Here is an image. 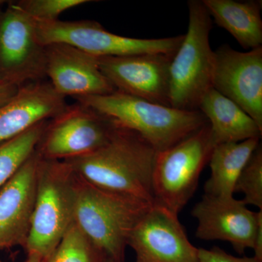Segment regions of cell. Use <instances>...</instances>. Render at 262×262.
I'll return each instance as SVG.
<instances>
[{
	"label": "cell",
	"instance_id": "obj_11",
	"mask_svg": "<svg viewBox=\"0 0 262 262\" xmlns=\"http://www.w3.org/2000/svg\"><path fill=\"white\" fill-rule=\"evenodd\" d=\"M135 262H200L199 248L187 238L178 215L154 204L136 225L128 239Z\"/></svg>",
	"mask_w": 262,
	"mask_h": 262
},
{
	"label": "cell",
	"instance_id": "obj_14",
	"mask_svg": "<svg viewBox=\"0 0 262 262\" xmlns=\"http://www.w3.org/2000/svg\"><path fill=\"white\" fill-rule=\"evenodd\" d=\"M46 77L63 97L104 96L116 89L103 75L98 57L66 44L46 46Z\"/></svg>",
	"mask_w": 262,
	"mask_h": 262
},
{
	"label": "cell",
	"instance_id": "obj_3",
	"mask_svg": "<svg viewBox=\"0 0 262 262\" xmlns=\"http://www.w3.org/2000/svg\"><path fill=\"white\" fill-rule=\"evenodd\" d=\"M75 99L118 126L139 134L157 152L175 145L208 122L200 110H178L117 91Z\"/></svg>",
	"mask_w": 262,
	"mask_h": 262
},
{
	"label": "cell",
	"instance_id": "obj_24",
	"mask_svg": "<svg viewBox=\"0 0 262 262\" xmlns=\"http://www.w3.org/2000/svg\"><path fill=\"white\" fill-rule=\"evenodd\" d=\"M198 255L200 262H262L254 256L236 257L219 247H213L209 250L199 248Z\"/></svg>",
	"mask_w": 262,
	"mask_h": 262
},
{
	"label": "cell",
	"instance_id": "obj_2",
	"mask_svg": "<svg viewBox=\"0 0 262 262\" xmlns=\"http://www.w3.org/2000/svg\"><path fill=\"white\" fill-rule=\"evenodd\" d=\"M152 206L101 189L77 176L74 222L105 259L125 262L131 232Z\"/></svg>",
	"mask_w": 262,
	"mask_h": 262
},
{
	"label": "cell",
	"instance_id": "obj_10",
	"mask_svg": "<svg viewBox=\"0 0 262 262\" xmlns=\"http://www.w3.org/2000/svg\"><path fill=\"white\" fill-rule=\"evenodd\" d=\"M212 87L238 105L262 130V46L241 52L222 45L215 50Z\"/></svg>",
	"mask_w": 262,
	"mask_h": 262
},
{
	"label": "cell",
	"instance_id": "obj_16",
	"mask_svg": "<svg viewBox=\"0 0 262 262\" xmlns=\"http://www.w3.org/2000/svg\"><path fill=\"white\" fill-rule=\"evenodd\" d=\"M68 106L49 81L22 86L0 107V143L20 135L39 122L49 120Z\"/></svg>",
	"mask_w": 262,
	"mask_h": 262
},
{
	"label": "cell",
	"instance_id": "obj_17",
	"mask_svg": "<svg viewBox=\"0 0 262 262\" xmlns=\"http://www.w3.org/2000/svg\"><path fill=\"white\" fill-rule=\"evenodd\" d=\"M198 110L209 123L215 145L261 137L262 130L256 122L213 88L202 98Z\"/></svg>",
	"mask_w": 262,
	"mask_h": 262
},
{
	"label": "cell",
	"instance_id": "obj_6",
	"mask_svg": "<svg viewBox=\"0 0 262 262\" xmlns=\"http://www.w3.org/2000/svg\"><path fill=\"white\" fill-rule=\"evenodd\" d=\"M215 146L208 122L175 145L157 152L152 175L155 204L179 215L195 192Z\"/></svg>",
	"mask_w": 262,
	"mask_h": 262
},
{
	"label": "cell",
	"instance_id": "obj_8",
	"mask_svg": "<svg viewBox=\"0 0 262 262\" xmlns=\"http://www.w3.org/2000/svg\"><path fill=\"white\" fill-rule=\"evenodd\" d=\"M117 125L77 102L48 120L37 147L45 159L66 160L94 152L107 144Z\"/></svg>",
	"mask_w": 262,
	"mask_h": 262
},
{
	"label": "cell",
	"instance_id": "obj_21",
	"mask_svg": "<svg viewBox=\"0 0 262 262\" xmlns=\"http://www.w3.org/2000/svg\"><path fill=\"white\" fill-rule=\"evenodd\" d=\"M104 259L73 222L58 246L39 262H102Z\"/></svg>",
	"mask_w": 262,
	"mask_h": 262
},
{
	"label": "cell",
	"instance_id": "obj_1",
	"mask_svg": "<svg viewBox=\"0 0 262 262\" xmlns=\"http://www.w3.org/2000/svg\"><path fill=\"white\" fill-rule=\"evenodd\" d=\"M156 156L154 148L140 135L117 125L102 147L63 161L77 177L93 185L154 205L152 175Z\"/></svg>",
	"mask_w": 262,
	"mask_h": 262
},
{
	"label": "cell",
	"instance_id": "obj_7",
	"mask_svg": "<svg viewBox=\"0 0 262 262\" xmlns=\"http://www.w3.org/2000/svg\"><path fill=\"white\" fill-rule=\"evenodd\" d=\"M36 34L42 46L66 43L96 57H120L146 53L174 56L184 35L160 39L122 37L91 20L41 21L35 20Z\"/></svg>",
	"mask_w": 262,
	"mask_h": 262
},
{
	"label": "cell",
	"instance_id": "obj_15",
	"mask_svg": "<svg viewBox=\"0 0 262 262\" xmlns=\"http://www.w3.org/2000/svg\"><path fill=\"white\" fill-rule=\"evenodd\" d=\"M39 155L37 150L0 187V251L20 246L28 238Z\"/></svg>",
	"mask_w": 262,
	"mask_h": 262
},
{
	"label": "cell",
	"instance_id": "obj_19",
	"mask_svg": "<svg viewBox=\"0 0 262 262\" xmlns=\"http://www.w3.org/2000/svg\"><path fill=\"white\" fill-rule=\"evenodd\" d=\"M260 139L223 143L215 146L208 163L211 177L205 184L206 194L220 198L233 196L237 179L259 145Z\"/></svg>",
	"mask_w": 262,
	"mask_h": 262
},
{
	"label": "cell",
	"instance_id": "obj_12",
	"mask_svg": "<svg viewBox=\"0 0 262 262\" xmlns=\"http://www.w3.org/2000/svg\"><path fill=\"white\" fill-rule=\"evenodd\" d=\"M173 56L146 53L98 57L103 75L116 91L170 106V66Z\"/></svg>",
	"mask_w": 262,
	"mask_h": 262
},
{
	"label": "cell",
	"instance_id": "obj_13",
	"mask_svg": "<svg viewBox=\"0 0 262 262\" xmlns=\"http://www.w3.org/2000/svg\"><path fill=\"white\" fill-rule=\"evenodd\" d=\"M198 220L196 237L205 241H227L234 251L253 249L262 210L253 212L233 196L220 198L205 194L192 211Z\"/></svg>",
	"mask_w": 262,
	"mask_h": 262
},
{
	"label": "cell",
	"instance_id": "obj_27",
	"mask_svg": "<svg viewBox=\"0 0 262 262\" xmlns=\"http://www.w3.org/2000/svg\"><path fill=\"white\" fill-rule=\"evenodd\" d=\"M102 262H113V261H110V260L104 259V260H103V261Z\"/></svg>",
	"mask_w": 262,
	"mask_h": 262
},
{
	"label": "cell",
	"instance_id": "obj_20",
	"mask_svg": "<svg viewBox=\"0 0 262 262\" xmlns=\"http://www.w3.org/2000/svg\"><path fill=\"white\" fill-rule=\"evenodd\" d=\"M48 120L36 124L20 135L0 143V187L37 150Z\"/></svg>",
	"mask_w": 262,
	"mask_h": 262
},
{
	"label": "cell",
	"instance_id": "obj_25",
	"mask_svg": "<svg viewBox=\"0 0 262 262\" xmlns=\"http://www.w3.org/2000/svg\"><path fill=\"white\" fill-rule=\"evenodd\" d=\"M18 88L0 80V107L10 101L18 92Z\"/></svg>",
	"mask_w": 262,
	"mask_h": 262
},
{
	"label": "cell",
	"instance_id": "obj_5",
	"mask_svg": "<svg viewBox=\"0 0 262 262\" xmlns=\"http://www.w3.org/2000/svg\"><path fill=\"white\" fill-rule=\"evenodd\" d=\"M189 24L170 66L171 107L198 110L205 94L212 89L214 51L210 46L212 18L201 0H189Z\"/></svg>",
	"mask_w": 262,
	"mask_h": 262
},
{
	"label": "cell",
	"instance_id": "obj_9",
	"mask_svg": "<svg viewBox=\"0 0 262 262\" xmlns=\"http://www.w3.org/2000/svg\"><path fill=\"white\" fill-rule=\"evenodd\" d=\"M46 77V46L35 20L14 3L0 13V80L20 89Z\"/></svg>",
	"mask_w": 262,
	"mask_h": 262
},
{
	"label": "cell",
	"instance_id": "obj_18",
	"mask_svg": "<svg viewBox=\"0 0 262 262\" xmlns=\"http://www.w3.org/2000/svg\"><path fill=\"white\" fill-rule=\"evenodd\" d=\"M215 23L227 31L241 47L262 46L261 2L202 0Z\"/></svg>",
	"mask_w": 262,
	"mask_h": 262
},
{
	"label": "cell",
	"instance_id": "obj_26",
	"mask_svg": "<svg viewBox=\"0 0 262 262\" xmlns=\"http://www.w3.org/2000/svg\"><path fill=\"white\" fill-rule=\"evenodd\" d=\"M254 251V257L262 261V220L258 223L256 237H255L254 246L253 248Z\"/></svg>",
	"mask_w": 262,
	"mask_h": 262
},
{
	"label": "cell",
	"instance_id": "obj_4",
	"mask_svg": "<svg viewBox=\"0 0 262 262\" xmlns=\"http://www.w3.org/2000/svg\"><path fill=\"white\" fill-rule=\"evenodd\" d=\"M77 176L70 165L39 156L32 222L24 247L27 259L41 261L58 246L75 220Z\"/></svg>",
	"mask_w": 262,
	"mask_h": 262
},
{
	"label": "cell",
	"instance_id": "obj_28",
	"mask_svg": "<svg viewBox=\"0 0 262 262\" xmlns=\"http://www.w3.org/2000/svg\"><path fill=\"white\" fill-rule=\"evenodd\" d=\"M0 262H3V261H0ZM25 262H34V261H31V260H29V259H27V260H26Z\"/></svg>",
	"mask_w": 262,
	"mask_h": 262
},
{
	"label": "cell",
	"instance_id": "obj_23",
	"mask_svg": "<svg viewBox=\"0 0 262 262\" xmlns=\"http://www.w3.org/2000/svg\"><path fill=\"white\" fill-rule=\"evenodd\" d=\"M91 0H20L15 3L34 20L54 21L63 12L91 3Z\"/></svg>",
	"mask_w": 262,
	"mask_h": 262
},
{
	"label": "cell",
	"instance_id": "obj_22",
	"mask_svg": "<svg viewBox=\"0 0 262 262\" xmlns=\"http://www.w3.org/2000/svg\"><path fill=\"white\" fill-rule=\"evenodd\" d=\"M234 192L244 194L243 203L262 210V147L261 143L253 151L239 174L234 186Z\"/></svg>",
	"mask_w": 262,
	"mask_h": 262
}]
</instances>
